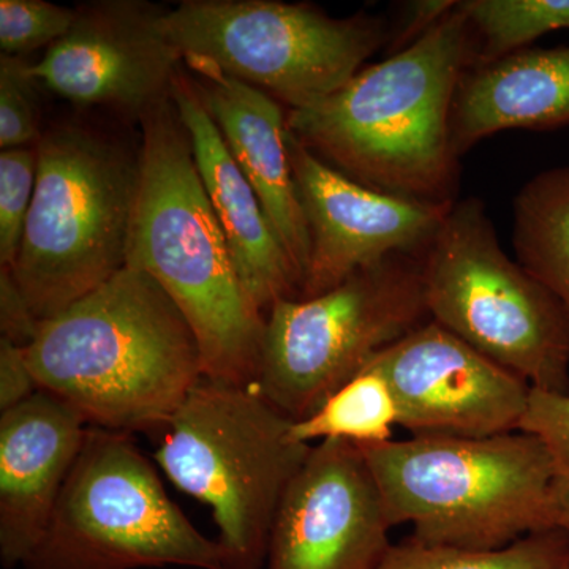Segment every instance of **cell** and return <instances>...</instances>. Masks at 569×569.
Instances as JSON below:
<instances>
[{
	"mask_svg": "<svg viewBox=\"0 0 569 569\" xmlns=\"http://www.w3.org/2000/svg\"><path fill=\"white\" fill-rule=\"evenodd\" d=\"M456 3L458 2H455V0H419V2H411L410 7H407L402 24L392 33V37H395L392 54L421 39L437 22L443 20L456 9Z\"/></svg>",
	"mask_w": 569,
	"mask_h": 569,
	"instance_id": "f1b7e54d",
	"label": "cell"
},
{
	"mask_svg": "<svg viewBox=\"0 0 569 569\" xmlns=\"http://www.w3.org/2000/svg\"><path fill=\"white\" fill-rule=\"evenodd\" d=\"M40 391L26 348L0 339V413L20 406Z\"/></svg>",
	"mask_w": 569,
	"mask_h": 569,
	"instance_id": "83f0119b",
	"label": "cell"
},
{
	"mask_svg": "<svg viewBox=\"0 0 569 569\" xmlns=\"http://www.w3.org/2000/svg\"><path fill=\"white\" fill-rule=\"evenodd\" d=\"M26 355L41 391L89 426L127 436L163 430L203 377L186 318L132 266L41 321Z\"/></svg>",
	"mask_w": 569,
	"mask_h": 569,
	"instance_id": "7a4b0ae2",
	"label": "cell"
},
{
	"mask_svg": "<svg viewBox=\"0 0 569 569\" xmlns=\"http://www.w3.org/2000/svg\"><path fill=\"white\" fill-rule=\"evenodd\" d=\"M171 100L189 132L194 162L247 293L263 312L279 299L299 298L302 277L280 244L260 198L228 151L193 80L182 71Z\"/></svg>",
	"mask_w": 569,
	"mask_h": 569,
	"instance_id": "2e32d148",
	"label": "cell"
},
{
	"mask_svg": "<svg viewBox=\"0 0 569 569\" xmlns=\"http://www.w3.org/2000/svg\"><path fill=\"white\" fill-rule=\"evenodd\" d=\"M359 449L392 529L411 523L418 541L496 550L561 530L552 459L533 433L411 437Z\"/></svg>",
	"mask_w": 569,
	"mask_h": 569,
	"instance_id": "277c9868",
	"label": "cell"
},
{
	"mask_svg": "<svg viewBox=\"0 0 569 569\" xmlns=\"http://www.w3.org/2000/svg\"><path fill=\"white\" fill-rule=\"evenodd\" d=\"M391 529L361 449L320 441L284 490L264 569H376Z\"/></svg>",
	"mask_w": 569,
	"mask_h": 569,
	"instance_id": "4fadbf2b",
	"label": "cell"
},
{
	"mask_svg": "<svg viewBox=\"0 0 569 569\" xmlns=\"http://www.w3.org/2000/svg\"><path fill=\"white\" fill-rule=\"evenodd\" d=\"M288 151L310 238L299 298H316L397 253L421 254L448 204L378 192L313 156L288 130Z\"/></svg>",
	"mask_w": 569,
	"mask_h": 569,
	"instance_id": "5bb4252c",
	"label": "cell"
},
{
	"mask_svg": "<svg viewBox=\"0 0 569 569\" xmlns=\"http://www.w3.org/2000/svg\"><path fill=\"white\" fill-rule=\"evenodd\" d=\"M78 10L47 0L0 2V48L2 54L24 56L54 44L70 31Z\"/></svg>",
	"mask_w": 569,
	"mask_h": 569,
	"instance_id": "cb8c5ba5",
	"label": "cell"
},
{
	"mask_svg": "<svg viewBox=\"0 0 569 569\" xmlns=\"http://www.w3.org/2000/svg\"><path fill=\"white\" fill-rule=\"evenodd\" d=\"M413 437L481 438L516 432L531 388L523 378L427 321L372 359Z\"/></svg>",
	"mask_w": 569,
	"mask_h": 569,
	"instance_id": "8fae6325",
	"label": "cell"
},
{
	"mask_svg": "<svg viewBox=\"0 0 569 569\" xmlns=\"http://www.w3.org/2000/svg\"><path fill=\"white\" fill-rule=\"evenodd\" d=\"M568 123L569 47H530L468 67L451 108L452 149L460 157L503 130H550Z\"/></svg>",
	"mask_w": 569,
	"mask_h": 569,
	"instance_id": "ac0fdd59",
	"label": "cell"
},
{
	"mask_svg": "<svg viewBox=\"0 0 569 569\" xmlns=\"http://www.w3.org/2000/svg\"><path fill=\"white\" fill-rule=\"evenodd\" d=\"M516 260L548 288L569 320V167L539 171L512 200Z\"/></svg>",
	"mask_w": 569,
	"mask_h": 569,
	"instance_id": "d6986e66",
	"label": "cell"
},
{
	"mask_svg": "<svg viewBox=\"0 0 569 569\" xmlns=\"http://www.w3.org/2000/svg\"><path fill=\"white\" fill-rule=\"evenodd\" d=\"M430 320L539 391L569 395V320L512 260L477 197L456 200L421 253Z\"/></svg>",
	"mask_w": 569,
	"mask_h": 569,
	"instance_id": "52a82bcc",
	"label": "cell"
},
{
	"mask_svg": "<svg viewBox=\"0 0 569 569\" xmlns=\"http://www.w3.org/2000/svg\"><path fill=\"white\" fill-rule=\"evenodd\" d=\"M253 387L201 377L162 430L153 459L212 509L233 569H263L277 509L309 445Z\"/></svg>",
	"mask_w": 569,
	"mask_h": 569,
	"instance_id": "8992f818",
	"label": "cell"
},
{
	"mask_svg": "<svg viewBox=\"0 0 569 569\" xmlns=\"http://www.w3.org/2000/svg\"><path fill=\"white\" fill-rule=\"evenodd\" d=\"M39 152L36 146L0 152V268H11L36 193Z\"/></svg>",
	"mask_w": 569,
	"mask_h": 569,
	"instance_id": "603a6c76",
	"label": "cell"
},
{
	"mask_svg": "<svg viewBox=\"0 0 569 569\" xmlns=\"http://www.w3.org/2000/svg\"><path fill=\"white\" fill-rule=\"evenodd\" d=\"M40 326L10 268H0V339L28 348L39 335Z\"/></svg>",
	"mask_w": 569,
	"mask_h": 569,
	"instance_id": "4316f807",
	"label": "cell"
},
{
	"mask_svg": "<svg viewBox=\"0 0 569 569\" xmlns=\"http://www.w3.org/2000/svg\"><path fill=\"white\" fill-rule=\"evenodd\" d=\"M77 10L70 31L32 63L37 81L71 102L138 119L170 99L182 56L164 32L167 10L146 0H99Z\"/></svg>",
	"mask_w": 569,
	"mask_h": 569,
	"instance_id": "7c38bea8",
	"label": "cell"
},
{
	"mask_svg": "<svg viewBox=\"0 0 569 569\" xmlns=\"http://www.w3.org/2000/svg\"><path fill=\"white\" fill-rule=\"evenodd\" d=\"M22 56L0 58V148L36 146L40 141L36 78Z\"/></svg>",
	"mask_w": 569,
	"mask_h": 569,
	"instance_id": "484cf974",
	"label": "cell"
},
{
	"mask_svg": "<svg viewBox=\"0 0 569 569\" xmlns=\"http://www.w3.org/2000/svg\"><path fill=\"white\" fill-rule=\"evenodd\" d=\"M399 422L395 395L387 378L372 361L359 370L335 395L328 397L309 417L291 422L290 437L296 443L343 440L356 447L395 440Z\"/></svg>",
	"mask_w": 569,
	"mask_h": 569,
	"instance_id": "ffe728a7",
	"label": "cell"
},
{
	"mask_svg": "<svg viewBox=\"0 0 569 569\" xmlns=\"http://www.w3.org/2000/svg\"><path fill=\"white\" fill-rule=\"evenodd\" d=\"M477 37V61L527 50L546 33L569 29V0H459Z\"/></svg>",
	"mask_w": 569,
	"mask_h": 569,
	"instance_id": "7402d4cb",
	"label": "cell"
},
{
	"mask_svg": "<svg viewBox=\"0 0 569 569\" xmlns=\"http://www.w3.org/2000/svg\"><path fill=\"white\" fill-rule=\"evenodd\" d=\"M477 61V37L456 9L421 39L312 107L287 111L296 140L326 164L378 192L427 203L456 201L459 157L451 108Z\"/></svg>",
	"mask_w": 569,
	"mask_h": 569,
	"instance_id": "6da1fadb",
	"label": "cell"
},
{
	"mask_svg": "<svg viewBox=\"0 0 569 569\" xmlns=\"http://www.w3.org/2000/svg\"><path fill=\"white\" fill-rule=\"evenodd\" d=\"M427 321L421 254H392L316 298L274 302L253 388L298 421Z\"/></svg>",
	"mask_w": 569,
	"mask_h": 569,
	"instance_id": "9c48e42d",
	"label": "cell"
},
{
	"mask_svg": "<svg viewBox=\"0 0 569 569\" xmlns=\"http://www.w3.org/2000/svg\"><path fill=\"white\" fill-rule=\"evenodd\" d=\"M376 569H569V538L563 530H550L503 549L473 550L410 537L391 545Z\"/></svg>",
	"mask_w": 569,
	"mask_h": 569,
	"instance_id": "44dd1931",
	"label": "cell"
},
{
	"mask_svg": "<svg viewBox=\"0 0 569 569\" xmlns=\"http://www.w3.org/2000/svg\"><path fill=\"white\" fill-rule=\"evenodd\" d=\"M183 59H201L290 107L347 84L391 33L370 14L332 18L279 0H183L163 18Z\"/></svg>",
	"mask_w": 569,
	"mask_h": 569,
	"instance_id": "30bf717a",
	"label": "cell"
},
{
	"mask_svg": "<svg viewBox=\"0 0 569 569\" xmlns=\"http://www.w3.org/2000/svg\"><path fill=\"white\" fill-rule=\"evenodd\" d=\"M228 151L260 198L269 223L305 282L310 238L288 151L287 112L268 93L201 59H183Z\"/></svg>",
	"mask_w": 569,
	"mask_h": 569,
	"instance_id": "e0dca14e",
	"label": "cell"
},
{
	"mask_svg": "<svg viewBox=\"0 0 569 569\" xmlns=\"http://www.w3.org/2000/svg\"><path fill=\"white\" fill-rule=\"evenodd\" d=\"M127 266L148 272L186 318L211 380L253 387L266 313L236 269L173 100L142 116Z\"/></svg>",
	"mask_w": 569,
	"mask_h": 569,
	"instance_id": "3957f363",
	"label": "cell"
},
{
	"mask_svg": "<svg viewBox=\"0 0 569 569\" xmlns=\"http://www.w3.org/2000/svg\"><path fill=\"white\" fill-rule=\"evenodd\" d=\"M519 430L533 433L548 448L561 530L569 538V395L531 389L529 407Z\"/></svg>",
	"mask_w": 569,
	"mask_h": 569,
	"instance_id": "d4e9b609",
	"label": "cell"
},
{
	"mask_svg": "<svg viewBox=\"0 0 569 569\" xmlns=\"http://www.w3.org/2000/svg\"><path fill=\"white\" fill-rule=\"evenodd\" d=\"M36 193L10 271L40 321L127 266L140 156L74 123L37 142Z\"/></svg>",
	"mask_w": 569,
	"mask_h": 569,
	"instance_id": "5b68a950",
	"label": "cell"
},
{
	"mask_svg": "<svg viewBox=\"0 0 569 569\" xmlns=\"http://www.w3.org/2000/svg\"><path fill=\"white\" fill-rule=\"evenodd\" d=\"M89 425L47 391L0 413V561L22 567L39 545Z\"/></svg>",
	"mask_w": 569,
	"mask_h": 569,
	"instance_id": "9a60e30c",
	"label": "cell"
},
{
	"mask_svg": "<svg viewBox=\"0 0 569 569\" xmlns=\"http://www.w3.org/2000/svg\"><path fill=\"white\" fill-rule=\"evenodd\" d=\"M233 569L164 492L127 433L89 426L50 523L22 569Z\"/></svg>",
	"mask_w": 569,
	"mask_h": 569,
	"instance_id": "ba28073f",
	"label": "cell"
}]
</instances>
